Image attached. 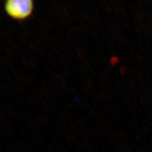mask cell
<instances>
[{"label":"cell","instance_id":"cell-1","mask_svg":"<svg viewBox=\"0 0 152 152\" xmlns=\"http://www.w3.org/2000/svg\"><path fill=\"white\" fill-rule=\"evenodd\" d=\"M6 13L13 20L22 21L33 15L34 1L32 0H7L4 1Z\"/></svg>","mask_w":152,"mask_h":152},{"label":"cell","instance_id":"cell-2","mask_svg":"<svg viewBox=\"0 0 152 152\" xmlns=\"http://www.w3.org/2000/svg\"><path fill=\"white\" fill-rule=\"evenodd\" d=\"M120 62L119 58L117 56H113L110 59V63L113 66H115Z\"/></svg>","mask_w":152,"mask_h":152},{"label":"cell","instance_id":"cell-3","mask_svg":"<svg viewBox=\"0 0 152 152\" xmlns=\"http://www.w3.org/2000/svg\"><path fill=\"white\" fill-rule=\"evenodd\" d=\"M125 71H126V69H125V66H121V68H120V72H121V73H122V75L125 74Z\"/></svg>","mask_w":152,"mask_h":152}]
</instances>
